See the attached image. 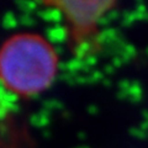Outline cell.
Here are the masks:
<instances>
[{
  "instance_id": "obj_2",
  "label": "cell",
  "mask_w": 148,
  "mask_h": 148,
  "mask_svg": "<svg viewBox=\"0 0 148 148\" xmlns=\"http://www.w3.org/2000/svg\"><path fill=\"white\" fill-rule=\"evenodd\" d=\"M41 5L62 18L68 52L74 58H95L103 49V20L117 8L114 0H47Z\"/></svg>"
},
{
  "instance_id": "obj_1",
  "label": "cell",
  "mask_w": 148,
  "mask_h": 148,
  "mask_svg": "<svg viewBox=\"0 0 148 148\" xmlns=\"http://www.w3.org/2000/svg\"><path fill=\"white\" fill-rule=\"evenodd\" d=\"M61 71V57L42 34L22 31L0 45V84L10 94L31 99L52 88Z\"/></svg>"
}]
</instances>
